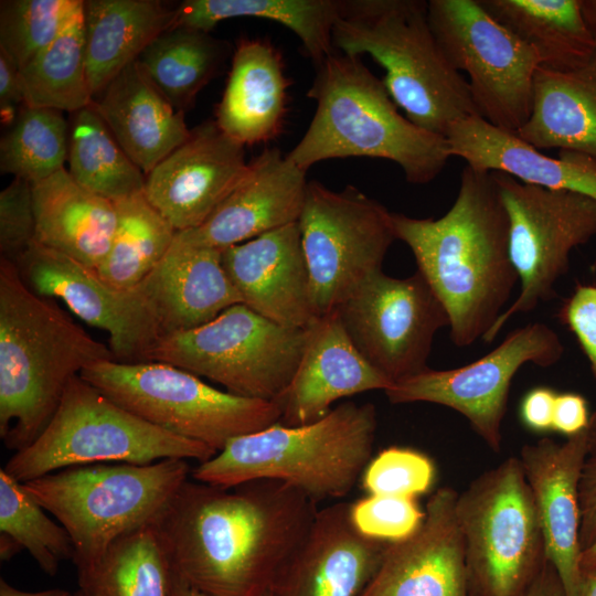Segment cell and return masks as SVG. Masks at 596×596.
Listing matches in <instances>:
<instances>
[{
	"instance_id": "1",
	"label": "cell",
	"mask_w": 596,
	"mask_h": 596,
	"mask_svg": "<svg viewBox=\"0 0 596 596\" xmlns=\"http://www.w3.org/2000/svg\"><path fill=\"white\" fill-rule=\"evenodd\" d=\"M315 501L277 480L188 479L156 528L172 570L209 596H263L305 540Z\"/></svg>"
},
{
	"instance_id": "2",
	"label": "cell",
	"mask_w": 596,
	"mask_h": 596,
	"mask_svg": "<svg viewBox=\"0 0 596 596\" xmlns=\"http://www.w3.org/2000/svg\"><path fill=\"white\" fill-rule=\"evenodd\" d=\"M396 240L444 305L450 339L468 347L490 330L519 280L509 253V221L491 172L466 166L457 198L439 219L392 213Z\"/></svg>"
},
{
	"instance_id": "3",
	"label": "cell",
	"mask_w": 596,
	"mask_h": 596,
	"mask_svg": "<svg viewBox=\"0 0 596 596\" xmlns=\"http://www.w3.org/2000/svg\"><path fill=\"white\" fill-rule=\"evenodd\" d=\"M110 359L109 347L86 333L53 299L34 292L14 263L0 258V437L8 449L29 447L50 423L72 379Z\"/></svg>"
},
{
	"instance_id": "4",
	"label": "cell",
	"mask_w": 596,
	"mask_h": 596,
	"mask_svg": "<svg viewBox=\"0 0 596 596\" xmlns=\"http://www.w3.org/2000/svg\"><path fill=\"white\" fill-rule=\"evenodd\" d=\"M307 97L315 115L287 158L307 171L328 159L366 157L393 161L407 182H432L451 157L446 137L402 116L382 79L361 56L334 51L315 66Z\"/></svg>"
},
{
	"instance_id": "5",
	"label": "cell",
	"mask_w": 596,
	"mask_h": 596,
	"mask_svg": "<svg viewBox=\"0 0 596 596\" xmlns=\"http://www.w3.org/2000/svg\"><path fill=\"white\" fill-rule=\"evenodd\" d=\"M332 41L339 52L381 65L391 98L416 126L446 137L454 123L480 116L469 83L435 39L427 1L341 0Z\"/></svg>"
},
{
	"instance_id": "6",
	"label": "cell",
	"mask_w": 596,
	"mask_h": 596,
	"mask_svg": "<svg viewBox=\"0 0 596 596\" xmlns=\"http://www.w3.org/2000/svg\"><path fill=\"white\" fill-rule=\"evenodd\" d=\"M377 416L371 403L345 402L301 426L277 423L232 439L191 470L192 479L224 488L269 479L318 503L345 497L371 461Z\"/></svg>"
},
{
	"instance_id": "7",
	"label": "cell",
	"mask_w": 596,
	"mask_h": 596,
	"mask_svg": "<svg viewBox=\"0 0 596 596\" xmlns=\"http://www.w3.org/2000/svg\"><path fill=\"white\" fill-rule=\"evenodd\" d=\"M185 459L70 467L23 482L68 532L76 571L98 561L121 536L156 525L191 476Z\"/></svg>"
},
{
	"instance_id": "8",
	"label": "cell",
	"mask_w": 596,
	"mask_h": 596,
	"mask_svg": "<svg viewBox=\"0 0 596 596\" xmlns=\"http://www.w3.org/2000/svg\"><path fill=\"white\" fill-rule=\"evenodd\" d=\"M216 454L148 423L77 375L41 435L2 468L23 483L70 467L149 465L170 458L203 462Z\"/></svg>"
},
{
	"instance_id": "9",
	"label": "cell",
	"mask_w": 596,
	"mask_h": 596,
	"mask_svg": "<svg viewBox=\"0 0 596 596\" xmlns=\"http://www.w3.org/2000/svg\"><path fill=\"white\" fill-rule=\"evenodd\" d=\"M79 376L148 423L216 453L232 439L263 430L281 417L275 401L220 391L162 362L102 360Z\"/></svg>"
},
{
	"instance_id": "10",
	"label": "cell",
	"mask_w": 596,
	"mask_h": 596,
	"mask_svg": "<svg viewBox=\"0 0 596 596\" xmlns=\"http://www.w3.org/2000/svg\"><path fill=\"white\" fill-rule=\"evenodd\" d=\"M469 596H520L547 561L519 457H508L457 494Z\"/></svg>"
},
{
	"instance_id": "11",
	"label": "cell",
	"mask_w": 596,
	"mask_h": 596,
	"mask_svg": "<svg viewBox=\"0 0 596 596\" xmlns=\"http://www.w3.org/2000/svg\"><path fill=\"white\" fill-rule=\"evenodd\" d=\"M306 336L236 304L200 327L160 338L145 362L204 376L238 396L276 401L295 374Z\"/></svg>"
},
{
	"instance_id": "12",
	"label": "cell",
	"mask_w": 596,
	"mask_h": 596,
	"mask_svg": "<svg viewBox=\"0 0 596 596\" xmlns=\"http://www.w3.org/2000/svg\"><path fill=\"white\" fill-rule=\"evenodd\" d=\"M430 29L448 63L469 76L477 110L515 134L529 119L535 52L496 21L478 0H429Z\"/></svg>"
},
{
	"instance_id": "13",
	"label": "cell",
	"mask_w": 596,
	"mask_h": 596,
	"mask_svg": "<svg viewBox=\"0 0 596 596\" xmlns=\"http://www.w3.org/2000/svg\"><path fill=\"white\" fill-rule=\"evenodd\" d=\"M297 223L319 316L334 311L381 270L396 240L392 213L353 185L334 191L309 181Z\"/></svg>"
},
{
	"instance_id": "14",
	"label": "cell",
	"mask_w": 596,
	"mask_h": 596,
	"mask_svg": "<svg viewBox=\"0 0 596 596\" xmlns=\"http://www.w3.org/2000/svg\"><path fill=\"white\" fill-rule=\"evenodd\" d=\"M509 221V253L521 284L517 299L482 337L491 342L514 315L530 312L556 294L570 253L596 236V200L572 191L525 184L491 172Z\"/></svg>"
},
{
	"instance_id": "15",
	"label": "cell",
	"mask_w": 596,
	"mask_h": 596,
	"mask_svg": "<svg viewBox=\"0 0 596 596\" xmlns=\"http://www.w3.org/2000/svg\"><path fill=\"white\" fill-rule=\"evenodd\" d=\"M336 311L356 350L393 384L428 369L434 337L449 326L418 270L405 278L377 270Z\"/></svg>"
},
{
	"instance_id": "16",
	"label": "cell",
	"mask_w": 596,
	"mask_h": 596,
	"mask_svg": "<svg viewBox=\"0 0 596 596\" xmlns=\"http://www.w3.org/2000/svg\"><path fill=\"white\" fill-rule=\"evenodd\" d=\"M563 353L557 333L545 323L534 322L513 330L492 351L467 365L449 370L428 368L395 382L384 392L392 404L426 402L453 408L498 453L515 373L525 363L549 368Z\"/></svg>"
},
{
	"instance_id": "17",
	"label": "cell",
	"mask_w": 596,
	"mask_h": 596,
	"mask_svg": "<svg viewBox=\"0 0 596 596\" xmlns=\"http://www.w3.org/2000/svg\"><path fill=\"white\" fill-rule=\"evenodd\" d=\"M17 266L34 292L62 300L84 322L104 330L117 361L145 362L162 338L156 315L137 286L116 288L95 269L36 242Z\"/></svg>"
},
{
	"instance_id": "18",
	"label": "cell",
	"mask_w": 596,
	"mask_h": 596,
	"mask_svg": "<svg viewBox=\"0 0 596 596\" xmlns=\"http://www.w3.org/2000/svg\"><path fill=\"white\" fill-rule=\"evenodd\" d=\"M248 163L243 145L205 121L146 175L143 194L177 233L192 230L235 189Z\"/></svg>"
},
{
	"instance_id": "19",
	"label": "cell",
	"mask_w": 596,
	"mask_h": 596,
	"mask_svg": "<svg viewBox=\"0 0 596 596\" xmlns=\"http://www.w3.org/2000/svg\"><path fill=\"white\" fill-rule=\"evenodd\" d=\"M308 182L307 171L279 149L265 148L211 215L198 227L178 232L174 241L222 251L298 222Z\"/></svg>"
},
{
	"instance_id": "20",
	"label": "cell",
	"mask_w": 596,
	"mask_h": 596,
	"mask_svg": "<svg viewBox=\"0 0 596 596\" xmlns=\"http://www.w3.org/2000/svg\"><path fill=\"white\" fill-rule=\"evenodd\" d=\"M457 494L450 487L433 492L419 528L387 543L376 573L359 596H469Z\"/></svg>"
},
{
	"instance_id": "21",
	"label": "cell",
	"mask_w": 596,
	"mask_h": 596,
	"mask_svg": "<svg viewBox=\"0 0 596 596\" xmlns=\"http://www.w3.org/2000/svg\"><path fill=\"white\" fill-rule=\"evenodd\" d=\"M222 264L242 304L258 315L302 330L319 317L297 222L222 249Z\"/></svg>"
},
{
	"instance_id": "22",
	"label": "cell",
	"mask_w": 596,
	"mask_h": 596,
	"mask_svg": "<svg viewBox=\"0 0 596 596\" xmlns=\"http://www.w3.org/2000/svg\"><path fill=\"white\" fill-rule=\"evenodd\" d=\"M387 542L353 525L350 502L318 510L294 555L274 582V596H359L376 573Z\"/></svg>"
},
{
	"instance_id": "23",
	"label": "cell",
	"mask_w": 596,
	"mask_h": 596,
	"mask_svg": "<svg viewBox=\"0 0 596 596\" xmlns=\"http://www.w3.org/2000/svg\"><path fill=\"white\" fill-rule=\"evenodd\" d=\"M306 330L295 374L275 401L281 411L280 424H311L324 417L340 398L393 385L356 350L336 310L319 316Z\"/></svg>"
},
{
	"instance_id": "24",
	"label": "cell",
	"mask_w": 596,
	"mask_h": 596,
	"mask_svg": "<svg viewBox=\"0 0 596 596\" xmlns=\"http://www.w3.org/2000/svg\"><path fill=\"white\" fill-rule=\"evenodd\" d=\"M587 445V428L563 443L544 437L525 444L519 460L541 523L545 553L567 596L581 578L578 486Z\"/></svg>"
},
{
	"instance_id": "25",
	"label": "cell",
	"mask_w": 596,
	"mask_h": 596,
	"mask_svg": "<svg viewBox=\"0 0 596 596\" xmlns=\"http://www.w3.org/2000/svg\"><path fill=\"white\" fill-rule=\"evenodd\" d=\"M446 139L450 155L482 172H503L522 183L566 190L596 200V159L560 150L552 158L517 134L496 127L480 116L454 123Z\"/></svg>"
},
{
	"instance_id": "26",
	"label": "cell",
	"mask_w": 596,
	"mask_h": 596,
	"mask_svg": "<svg viewBox=\"0 0 596 596\" xmlns=\"http://www.w3.org/2000/svg\"><path fill=\"white\" fill-rule=\"evenodd\" d=\"M162 337L200 327L242 299L222 264V251L173 241L159 265L138 286Z\"/></svg>"
},
{
	"instance_id": "27",
	"label": "cell",
	"mask_w": 596,
	"mask_h": 596,
	"mask_svg": "<svg viewBox=\"0 0 596 596\" xmlns=\"http://www.w3.org/2000/svg\"><path fill=\"white\" fill-rule=\"evenodd\" d=\"M93 106L146 175L191 135L184 113L164 97L138 60L109 83Z\"/></svg>"
},
{
	"instance_id": "28",
	"label": "cell",
	"mask_w": 596,
	"mask_h": 596,
	"mask_svg": "<svg viewBox=\"0 0 596 596\" xmlns=\"http://www.w3.org/2000/svg\"><path fill=\"white\" fill-rule=\"evenodd\" d=\"M289 86L279 51L267 40L243 38L214 121L244 147L270 141L281 132Z\"/></svg>"
},
{
	"instance_id": "29",
	"label": "cell",
	"mask_w": 596,
	"mask_h": 596,
	"mask_svg": "<svg viewBox=\"0 0 596 596\" xmlns=\"http://www.w3.org/2000/svg\"><path fill=\"white\" fill-rule=\"evenodd\" d=\"M35 242L96 269L116 232L115 202L78 185L66 169L32 184Z\"/></svg>"
},
{
	"instance_id": "30",
	"label": "cell",
	"mask_w": 596,
	"mask_h": 596,
	"mask_svg": "<svg viewBox=\"0 0 596 596\" xmlns=\"http://www.w3.org/2000/svg\"><path fill=\"white\" fill-rule=\"evenodd\" d=\"M536 149L570 150L596 159V50L583 66H539L528 121L515 132Z\"/></svg>"
},
{
	"instance_id": "31",
	"label": "cell",
	"mask_w": 596,
	"mask_h": 596,
	"mask_svg": "<svg viewBox=\"0 0 596 596\" xmlns=\"http://www.w3.org/2000/svg\"><path fill=\"white\" fill-rule=\"evenodd\" d=\"M175 11L158 0L84 1V51L94 99L163 31Z\"/></svg>"
},
{
	"instance_id": "32",
	"label": "cell",
	"mask_w": 596,
	"mask_h": 596,
	"mask_svg": "<svg viewBox=\"0 0 596 596\" xmlns=\"http://www.w3.org/2000/svg\"><path fill=\"white\" fill-rule=\"evenodd\" d=\"M501 25L530 46L540 66L576 70L588 62L596 39L584 19L581 0H478Z\"/></svg>"
},
{
	"instance_id": "33",
	"label": "cell",
	"mask_w": 596,
	"mask_h": 596,
	"mask_svg": "<svg viewBox=\"0 0 596 596\" xmlns=\"http://www.w3.org/2000/svg\"><path fill=\"white\" fill-rule=\"evenodd\" d=\"M340 6L341 0H187L174 9V25L211 32L232 18L266 19L292 31L316 66L336 51L332 31Z\"/></svg>"
},
{
	"instance_id": "34",
	"label": "cell",
	"mask_w": 596,
	"mask_h": 596,
	"mask_svg": "<svg viewBox=\"0 0 596 596\" xmlns=\"http://www.w3.org/2000/svg\"><path fill=\"white\" fill-rule=\"evenodd\" d=\"M231 53V44L210 32L173 25L158 35L138 61L164 97L184 113Z\"/></svg>"
},
{
	"instance_id": "35",
	"label": "cell",
	"mask_w": 596,
	"mask_h": 596,
	"mask_svg": "<svg viewBox=\"0 0 596 596\" xmlns=\"http://www.w3.org/2000/svg\"><path fill=\"white\" fill-rule=\"evenodd\" d=\"M76 572L86 596H170L173 574L156 525L121 536L98 561Z\"/></svg>"
},
{
	"instance_id": "36",
	"label": "cell",
	"mask_w": 596,
	"mask_h": 596,
	"mask_svg": "<svg viewBox=\"0 0 596 596\" xmlns=\"http://www.w3.org/2000/svg\"><path fill=\"white\" fill-rule=\"evenodd\" d=\"M67 163L78 185L111 202L145 192L146 174L118 145L93 104L74 113Z\"/></svg>"
},
{
	"instance_id": "37",
	"label": "cell",
	"mask_w": 596,
	"mask_h": 596,
	"mask_svg": "<svg viewBox=\"0 0 596 596\" xmlns=\"http://www.w3.org/2000/svg\"><path fill=\"white\" fill-rule=\"evenodd\" d=\"M25 106L76 113L94 102L84 51V1L23 70Z\"/></svg>"
},
{
	"instance_id": "38",
	"label": "cell",
	"mask_w": 596,
	"mask_h": 596,
	"mask_svg": "<svg viewBox=\"0 0 596 596\" xmlns=\"http://www.w3.org/2000/svg\"><path fill=\"white\" fill-rule=\"evenodd\" d=\"M115 204L116 232L108 253L95 270L107 284L131 289L164 258L177 232L143 193Z\"/></svg>"
},
{
	"instance_id": "39",
	"label": "cell",
	"mask_w": 596,
	"mask_h": 596,
	"mask_svg": "<svg viewBox=\"0 0 596 596\" xmlns=\"http://www.w3.org/2000/svg\"><path fill=\"white\" fill-rule=\"evenodd\" d=\"M70 130L63 111L23 106L1 138V173L34 184L65 169Z\"/></svg>"
},
{
	"instance_id": "40",
	"label": "cell",
	"mask_w": 596,
	"mask_h": 596,
	"mask_svg": "<svg viewBox=\"0 0 596 596\" xmlns=\"http://www.w3.org/2000/svg\"><path fill=\"white\" fill-rule=\"evenodd\" d=\"M33 496L0 469V532L26 550L39 567L55 576L63 561L73 560L68 532L46 514Z\"/></svg>"
},
{
	"instance_id": "41",
	"label": "cell",
	"mask_w": 596,
	"mask_h": 596,
	"mask_svg": "<svg viewBox=\"0 0 596 596\" xmlns=\"http://www.w3.org/2000/svg\"><path fill=\"white\" fill-rule=\"evenodd\" d=\"M82 4V0L1 1L0 51L23 70Z\"/></svg>"
},
{
	"instance_id": "42",
	"label": "cell",
	"mask_w": 596,
	"mask_h": 596,
	"mask_svg": "<svg viewBox=\"0 0 596 596\" xmlns=\"http://www.w3.org/2000/svg\"><path fill=\"white\" fill-rule=\"evenodd\" d=\"M362 476L363 488L371 496L416 498L430 490L435 466L423 453L390 447L371 459Z\"/></svg>"
},
{
	"instance_id": "43",
	"label": "cell",
	"mask_w": 596,
	"mask_h": 596,
	"mask_svg": "<svg viewBox=\"0 0 596 596\" xmlns=\"http://www.w3.org/2000/svg\"><path fill=\"white\" fill-rule=\"evenodd\" d=\"M353 525L365 536L393 543L412 535L422 524L425 511L416 498L371 496L350 503Z\"/></svg>"
},
{
	"instance_id": "44",
	"label": "cell",
	"mask_w": 596,
	"mask_h": 596,
	"mask_svg": "<svg viewBox=\"0 0 596 596\" xmlns=\"http://www.w3.org/2000/svg\"><path fill=\"white\" fill-rule=\"evenodd\" d=\"M32 184L13 179L0 192V254L15 265L35 243Z\"/></svg>"
},
{
	"instance_id": "45",
	"label": "cell",
	"mask_w": 596,
	"mask_h": 596,
	"mask_svg": "<svg viewBox=\"0 0 596 596\" xmlns=\"http://www.w3.org/2000/svg\"><path fill=\"white\" fill-rule=\"evenodd\" d=\"M557 317L576 337L596 379V285H577Z\"/></svg>"
},
{
	"instance_id": "46",
	"label": "cell",
	"mask_w": 596,
	"mask_h": 596,
	"mask_svg": "<svg viewBox=\"0 0 596 596\" xmlns=\"http://www.w3.org/2000/svg\"><path fill=\"white\" fill-rule=\"evenodd\" d=\"M579 545L582 551L596 541V411L590 414L587 445L579 486Z\"/></svg>"
},
{
	"instance_id": "47",
	"label": "cell",
	"mask_w": 596,
	"mask_h": 596,
	"mask_svg": "<svg viewBox=\"0 0 596 596\" xmlns=\"http://www.w3.org/2000/svg\"><path fill=\"white\" fill-rule=\"evenodd\" d=\"M25 106L20 68L0 51V115L4 125H12Z\"/></svg>"
},
{
	"instance_id": "48",
	"label": "cell",
	"mask_w": 596,
	"mask_h": 596,
	"mask_svg": "<svg viewBox=\"0 0 596 596\" xmlns=\"http://www.w3.org/2000/svg\"><path fill=\"white\" fill-rule=\"evenodd\" d=\"M557 393L547 386L530 390L521 401L520 418L523 425L535 433L553 430V414Z\"/></svg>"
},
{
	"instance_id": "49",
	"label": "cell",
	"mask_w": 596,
	"mask_h": 596,
	"mask_svg": "<svg viewBox=\"0 0 596 596\" xmlns=\"http://www.w3.org/2000/svg\"><path fill=\"white\" fill-rule=\"evenodd\" d=\"M590 414L586 398L573 392L557 393L553 414V430L571 437L584 432Z\"/></svg>"
},
{
	"instance_id": "50",
	"label": "cell",
	"mask_w": 596,
	"mask_h": 596,
	"mask_svg": "<svg viewBox=\"0 0 596 596\" xmlns=\"http://www.w3.org/2000/svg\"><path fill=\"white\" fill-rule=\"evenodd\" d=\"M520 596H567V594L557 571L546 561L539 575Z\"/></svg>"
},
{
	"instance_id": "51",
	"label": "cell",
	"mask_w": 596,
	"mask_h": 596,
	"mask_svg": "<svg viewBox=\"0 0 596 596\" xmlns=\"http://www.w3.org/2000/svg\"><path fill=\"white\" fill-rule=\"evenodd\" d=\"M73 594L62 588L28 592L12 586L3 578L0 579V596H73Z\"/></svg>"
},
{
	"instance_id": "52",
	"label": "cell",
	"mask_w": 596,
	"mask_h": 596,
	"mask_svg": "<svg viewBox=\"0 0 596 596\" xmlns=\"http://www.w3.org/2000/svg\"><path fill=\"white\" fill-rule=\"evenodd\" d=\"M573 596H596V570L582 571Z\"/></svg>"
},
{
	"instance_id": "53",
	"label": "cell",
	"mask_w": 596,
	"mask_h": 596,
	"mask_svg": "<svg viewBox=\"0 0 596 596\" xmlns=\"http://www.w3.org/2000/svg\"><path fill=\"white\" fill-rule=\"evenodd\" d=\"M170 596H209V595H206L205 593L188 584L183 578H181L173 571Z\"/></svg>"
},
{
	"instance_id": "54",
	"label": "cell",
	"mask_w": 596,
	"mask_h": 596,
	"mask_svg": "<svg viewBox=\"0 0 596 596\" xmlns=\"http://www.w3.org/2000/svg\"><path fill=\"white\" fill-rule=\"evenodd\" d=\"M581 8L586 24L596 39V0H581Z\"/></svg>"
},
{
	"instance_id": "55",
	"label": "cell",
	"mask_w": 596,
	"mask_h": 596,
	"mask_svg": "<svg viewBox=\"0 0 596 596\" xmlns=\"http://www.w3.org/2000/svg\"><path fill=\"white\" fill-rule=\"evenodd\" d=\"M20 551L21 549L18 546V544L13 540H11L9 536L4 534H1V538H0L1 561H9Z\"/></svg>"
},
{
	"instance_id": "56",
	"label": "cell",
	"mask_w": 596,
	"mask_h": 596,
	"mask_svg": "<svg viewBox=\"0 0 596 596\" xmlns=\"http://www.w3.org/2000/svg\"><path fill=\"white\" fill-rule=\"evenodd\" d=\"M579 570L581 572L596 570V541L590 546L582 551Z\"/></svg>"
},
{
	"instance_id": "57",
	"label": "cell",
	"mask_w": 596,
	"mask_h": 596,
	"mask_svg": "<svg viewBox=\"0 0 596 596\" xmlns=\"http://www.w3.org/2000/svg\"><path fill=\"white\" fill-rule=\"evenodd\" d=\"M73 596H86L81 589L76 590Z\"/></svg>"
},
{
	"instance_id": "58",
	"label": "cell",
	"mask_w": 596,
	"mask_h": 596,
	"mask_svg": "<svg viewBox=\"0 0 596 596\" xmlns=\"http://www.w3.org/2000/svg\"><path fill=\"white\" fill-rule=\"evenodd\" d=\"M263 596H274L273 593L269 590L267 593H265Z\"/></svg>"
}]
</instances>
